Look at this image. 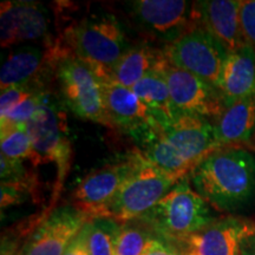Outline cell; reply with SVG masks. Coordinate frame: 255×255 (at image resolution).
<instances>
[{"mask_svg": "<svg viewBox=\"0 0 255 255\" xmlns=\"http://www.w3.org/2000/svg\"><path fill=\"white\" fill-rule=\"evenodd\" d=\"M197 193L221 213L234 214L255 205V154L242 146H221L188 174Z\"/></svg>", "mask_w": 255, "mask_h": 255, "instance_id": "cell-1", "label": "cell"}, {"mask_svg": "<svg viewBox=\"0 0 255 255\" xmlns=\"http://www.w3.org/2000/svg\"><path fill=\"white\" fill-rule=\"evenodd\" d=\"M216 219L212 206L194 189L187 175L157 205L136 221L148 227L155 235L178 245Z\"/></svg>", "mask_w": 255, "mask_h": 255, "instance_id": "cell-2", "label": "cell"}, {"mask_svg": "<svg viewBox=\"0 0 255 255\" xmlns=\"http://www.w3.org/2000/svg\"><path fill=\"white\" fill-rule=\"evenodd\" d=\"M69 52L88 64L101 79H107L115 63L129 49L126 31L113 14H92L65 31Z\"/></svg>", "mask_w": 255, "mask_h": 255, "instance_id": "cell-3", "label": "cell"}, {"mask_svg": "<svg viewBox=\"0 0 255 255\" xmlns=\"http://www.w3.org/2000/svg\"><path fill=\"white\" fill-rule=\"evenodd\" d=\"M189 173H170L145 161L105 205L97 218H110L120 223L142 218Z\"/></svg>", "mask_w": 255, "mask_h": 255, "instance_id": "cell-4", "label": "cell"}, {"mask_svg": "<svg viewBox=\"0 0 255 255\" xmlns=\"http://www.w3.org/2000/svg\"><path fill=\"white\" fill-rule=\"evenodd\" d=\"M56 76L63 100L76 116L114 128L105 108L103 84L88 64L65 53L57 59Z\"/></svg>", "mask_w": 255, "mask_h": 255, "instance_id": "cell-5", "label": "cell"}, {"mask_svg": "<svg viewBox=\"0 0 255 255\" xmlns=\"http://www.w3.org/2000/svg\"><path fill=\"white\" fill-rule=\"evenodd\" d=\"M165 59L219 89L229 51L202 26L195 25L176 41L165 44Z\"/></svg>", "mask_w": 255, "mask_h": 255, "instance_id": "cell-6", "label": "cell"}, {"mask_svg": "<svg viewBox=\"0 0 255 255\" xmlns=\"http://www.w3.org/2000/svg\"><path fill=\"white\" fill-rule=\"evenodd\" d=\"M37 154L38 164L53 162L58 169V181L55 195L63 187L71 161V143L66 135L65 116L58 102L50 94L44 100L31 120L25 124Z\"/></svg>", "mask_w": 255, "mask_h": 255, "instance_id": "cell-7", "label": "cell"}, {"mask_svg": "<svg viewBox=\"0 0 255 255\" xmlns=\"http://www.w3.org/2000/svg\"><path fill=\"white\" fill-rule=\"evenodd\" d=\"M167 82L175 117H199L215 123L226 109L221 92L193 73L178 69L165 59L158 65Z\"/></svg>", "mask_w": 255, "mask_h": 255, "instance_id": "cell-8", "label": "cell"}, {"mask_svg": "<svg viewBox=\"0 0 255 255\" xmlns=\"http://www.w3.org/2000/svg\"><path fill=\"white\" fill-rule=\"evenodd\" d=\"M146 159L138 150L120 157L84 178L73 191V206L92 218H97L130 176L144 164Z\"/></svg>", "mask_w": 255, "mask_h": 255, "instance_id": "cell-9", "label": "cell"}, {"mask_svg": "<svg viewBox=\"0 0 255 255\" xmlns=\"http://www.w3.org/2000/svg\"><path fill=\"white\" fill-rule=\"evenodd\" d=\"M137 24L156 39L170 44L195 26L193 2L186 0H135L127 2Z\"/></svg>", "mask_w": 255, "mask_h": 255, "instance_id": "cell-10", "label": "cell"}, {"mask_svg": "<svg viewBox=\"0 0 255 255\" xmlns=\"http://www.w3.org/2000/svg\"><path fill=\"white\" fill-rule=\"evenodd\" d=\"M90 216L75 206H62L38 223L18 255H63Z\"/></svg>", "mask_w": 255, "mask_h": 255, "instance_id": "cell-11", "label": "cell"}, {"mask_svg": "<svg viewBox=\"0 0 255 255\" xmlns=\"http://www.w3.org/2000/svg\"><path fill=\"white\" fill-rule=\"evenodd\" d=\"M50 13L34 1H4L0 13V43L9 47L49 34Z\"/></svg>", "mask_w": 255, "mask_h": 255, "instance_id": "cell-12", "label": "cell"}, {"mask_svg": "<svg viewBox=\"0 0 255 255\" xmlns=\"http://www.w3.org/2000/svg\"><path fill=\"white\" fill-rule=\"evenodd\" d=\"M164 139L194 167L200 159L221 148L214 123L191 116H177L167 126H161Z\"/></svg>", "mask_w": 255, "mask_h": 255, "instance_id": "cell-13", "label": "cell"}, {"mask_svg": "<svg viewBox=\"0 0 255 255\" xmlns=\"http://www.w3.org/2000/svg\"><path fill=\"white\" fill-rule=\"evenodd\" d=\"M241 2L238 0H203L193 2L194 23L213 34L229 53L246 44L241 27Z\"/></svg>", "mask_w": 255, "mask_h": 255, "instance_id": "cell-14", "label": "cell"}, {"mask_svg": "<svg viewBox=\"0 0 255 255\" xmlns=\"http://www.w3.org/2000/svg\"><path fill=\"white\" fill-rule=\"evenodd\" d=\"M247 228L248 221L229 215L216 219L178 246L186 255H241V241Z\"/></svg>", "mask_w": 255, "mask_h": 255, "instance_id": "cell-15", "label": "cell"}, {"mask_svg": "<svg viewBox=\"0 0 255 255\" xmlns=\"http://www.w3.org/2000/svg\"><path fill=\"white\" fill-rule=\"evenodd\" d=\"M108 116L114 127H119L130 136L155 122L150 110L137 97L132 89L119 83L101 79Z\"/></svg>", "mask_w": 255, "mask_h": 255, "instance_id": "cell-16", "label": "cell"}, {"mask_svg": "<svg viewBox=\"0 0 255 255\" xmlns=\"http://www.w3.org/2000/svg\"><path fill=\"white\" fill-rule=\"evenodd\" d=\"M219 90L226 108L244 98L255 96V50L248 43L229 53L220 79Z\"/></svg>", "mask_w": 255, "mask_h": 255, "instance_id": "cell-17", "label": "cell"}, {"mask_svg": "<svg viewBox=\"0 0 255 255\" xmlns=\"http://www.w3.org/2000/svg\"><path fill=\"white\" fill-rule=\"evenodd\" d=\"M221 146H241L255 136V96L229 105L214 123Z\"/></svg>", "mask_w": 255, "mask_h": 255, "instance_id": "cell-18", "label": "cell"}, {"mask_svg": "<svg viewBox=\"0 0 255 255\" xmlns=\"http://www.w3.org/2000/svg\"><path fill=\"white\" fill-rule=\"evenodd\" d=\"M164 58L162 50L148 44L131 45L108 72L107 79L131 89L149 73L155 71Z\"/></svg>", "mask_w": 255, "mask_h": 255, "instance_id": "cell-19", "label": "cell"}, {"mask_svg": "<svg viewBox=\"0 0 255 255\" xmlns=\"http://www.w3.org/2000/svg\"><path fill=\"white\" fill-rule=\"evenodd\" d=\"M46 60L57 59L52 51L44 52L40 47L24 45L12 51L1 65L0 84L2 89L36 82Z\"/></svg>", "mask_w": 255, "mask_h": 255, "instance_id": "cell-20", "label": "cell"}, {"mask_svg": "<svg viewBox=\"0 0 255 255\" xmlns=\"http://www.w3.org/2000/svg\"><path fill=\"white\" fill-rule=\"evenodd\" d=\"M131 89L161 126H167L175 119L168 84L158 70L149 73Z\"/></svg>", "mask_w": 255, "mask_h": 255, "instance_id": "cell-21", "label": "cell"}, {"mask_svg": "<svg viewBox=\"0 0 255 255\" xmlns=\"http://www.w3.org/2000/svg\"><path fill=\"white\" fill-rule=\"evenodd\" d=\"M122 223L110 218H92L82 228L90 255H115V245Z\"/></svg>", "mask_w": 255, "mask_h": 255, "instance_id": "cell-22", "label": "cell"}, {"mask_svg": "<svg viewBox=\"0 0 255 255\" xmlns=\"http://www.w3.org/2000/svg\"><path fill=\"white\" fill-rule=\"evenodd\" d=\"M1 155L12 159H30L38 165L37 154L25 124L1 131Z\"/></svg>", "mask_w": 255, "mask_h": 255, "instance_id": "cell-23", "label": "cell"}, {"mask_svg": "<svg viewBox=\"0 0 255 255\" xmlns=\"http://www.w3.org/2000/svg\"><path fill=\"white\" fill-rule=\"evenodd\" d=\"M154 235L138 221L122 223L115 245V255H141Z\"/></svg>", "mask_w": 255, "mask_h": 255, "instance_id": "cell-24", "label": "cell"}, {"mask_svg": "<svg viewBox=\"0 0 255 255\" xmlns=\"http://www.w3.org/2000/svg\"><path fill=\"white\" fill-rule=\"evenodd\" d=\"M0 177L1 184L8 186L24 187L33 190L34 181L33 177L27 173V170L19 159H12L1 155L0 158Z\"/></svg>", "mask_w": 255, "mask_h": 255, "instance_id": "cell-25", "label": "cell"}, {"mask_svg": "<svg viewBox=\"0 0 255 255\" xmlns=\"http://www.w3.org/2000/svg\"><path fill=\"white\" fill-rule=\"evenodd\" d=\"M240 19L245 40L255 50V0L241 2Z\"/></svg>", "mask_w": 255, "mask_h": 255, "instance_id": "cell-26", "label": "cell"}, {"mask_svg": "<svg viewBox=\"0 0 255 255\" xmlns=\"http://www.w3.org/2000/svg\"><path fill=\"white\" fill-rule=\"evenodd\" d=\"M141 255H186L178 245L154 235Z\"/></svg>", "mask_w": 255, "mask_h": 255, "instance_id": "cell-27", "label": "cell"}, {"mask_svg": "<svg viewBox=\"0 0 255 255\" xmlns=\"http://www.w3.org/2000/svg\"><path fill=\"white\" fill-rule=\"evenodd\" d=\"M31 193H33V190L27 189V188L1 184V208L4 209L8 206L23 202Z\"/></svg>", "mask_w": 255, "mask_h": 255, "instance_id": "cell-28", "label": "cell"}, {"mask_svg": "<svg viewBox=\"0 0 255 255\" xmlns=\"http://www.w3.org/2000/svg\"><path fill=\"white\" fill-rule=\"evenodd\" d=\"M241 255H255V221H248L247 232L241 241Z\"/></svg>", "mask_w": 255, "mask_h": 255, "instance_id": "cell-29", "label": "cell"}, {"mask_svg": "<svg viewBox=\"0 0 255 255\" xmlns=\"http://www.w3.org/2000/svg\"><path fill=\"white\" fill-rule=\"evenodd\" d=\"M63 255H90L89 254L87 245H85L84 237H83L82 232H79V234L69 245L68 250L65 251V253Z\"/></svg>", "mask_w": 255, "mask_h": 255, "instance_id": "cell-30", "label": "cell"}]
</instances>
